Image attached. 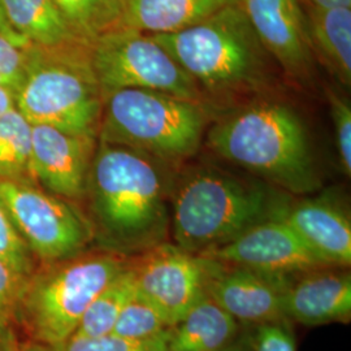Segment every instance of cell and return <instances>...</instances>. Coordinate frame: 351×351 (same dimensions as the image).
Returning a JSON list of instances; mask_svg holds the SVG:
<instances>
[{"label":"cell","instance_id":"obj_17","mask_svg":"<svg viewBox=\"0 0 351 351\" xmlns=\"http://www.w3.org/2000/svg\"><path fill=\"white\" fill-rule=\"evenodd\" d=\"M310 50L343 86L351 85V7L301 8Z\"/></svg>","mask_w":351,"mask_h":351},{"label":"cell","instance_id":"obj_13","mask_svg":"<svg viewBox=\"0 0 351 351\" xmlns=\"http://www.w3.org/2000/svg\"><path fill=\"white\" fill-rule=\"evenodd\" d=\"M239 4L271 59L293 81L308 84L315 59L297 0H241Z\"/></svg>","mask_w":351,"mask_h":351},{"label":"cell","instance_id":"obj_36","mask_svg":"<svg viewBox=\"0 0 351 351\" xmlns=\"http://www.w3.org/2000/svg\"><path fill=\"white\" fill-rule=\"evenodd\" d=\"M236 1H237V3H241V0H236Z\"/></svg>","mask_w":351,"mask_h":351},{"label":"cell","instance_id":"obj_8","mask_svg":"<svg viewBox=\"0 0 351 351\" xmlns=\"http://www.w3.org/2000/svg\"><path fill=\"white\" fill-rule=\"evenodd\" d=\"M90 52L101 97L119 88H145L203 99L195 81L151 34L113 27L91 42Z\"/></svg>","mask_w":351,"mask_h":351},{"label":"cell","instance_id":"obj_35","mask_svg":"<svg viewBox=\"0 0 351 351\" xmlns=\"http://www.w3.org/2000/svg\"><path fill=\"white\" fill-rule=\"evenodd\" d=\"M223 351H245L243 349H241L239 346H234V345H232V346H229V348H226V350Z\"/></svg>","mask_w":351,"mask_h":351},{"label":"cell","instance_id":"obj_1","mask_svg":"<svg viewBox=\"0 0 351 351\" xmlns=\"http://www.w3.org/2000/svg\"><path fill=\"white\" fill-rule=\"evenodd\" d=\"M160 163L138 151L98 142L84 199L99 249L133 258L167 242L171 190Z\"/></svg>","mask_w":351,"mask_h":351},{"label":"cell","instance_id":"obj_21","mask_svg":"<svg viewBox=\"0 0 351 351\" xmlns=\"http://www.w3.org/2000/svg\"><path fill=\"white\" fill-rule=\"evenodd\" d=\"M137 291L133 268L126 265L112 281L101 290L97 298L91 302L80 326L75 329V337H101L112 333L113 326L126 303Z\"/></svg>","mask_w":351,"mask_h":351},{"label":"cell","instance_id":"obj_26","mask_svg":"<svg viewBox=\"0 0 351 351\" xmlns=\"http://www.w3.org/2000/svg\"><path fill=\"white\" fill-rule=\"evenodd\" d=\"M0 261L17 275L27 278L33 275L39 263L25 241L19 233L7 207L0 199Z\"/></svg>","mask_w":351,"mask_h":351},{"label":"cell","instance_id":"obj_32","mask_svg":"<svg viewBox=\"0 0 351 351\" xmlns=\"http://www.w3.org/2000/svg\"><path fill=\"white\" fill-rule=\"evenodd\" d=\"M16 108V91L11 88L0 86V116Z\"/></svg>","mask_w":351,"mask_h":351},{"label":"cell","instance_id":"obj_30","mask_svg":"<svg viewBox=\"0 0 351 351\" xmlns=\"http://www.w3.org/2000/svg\"><path fill=\"white\" fill-rule=\"evenodd\" d=\"M254 346L255 351H297L295 339L288 320L258 326Z\"/></svg>","mask_w":351,"mask_h":351},{"label":"cell","instance_id":"obj_3","mask_svg":"<svg viewBox=\"0 0 351 351\" xmlns=\"http://www.w3.org/2000/svg\"><path fill=\"white\" fill-rule=\"evenodd\" d=\"M206 141L220 158L288 194H311L322 186L306 126L282 101L241 107L213 124Z\"/></svg>","mask_w":351,"mask_h":351},{"label":"cell","instance_id":"obj_20","mask_svg":"<svg viewBox=\"0 0 351 351\" xmlns=\"http://www.w3.org/2000/svg\"><path fill=\"white\" fill-rule=\"evenodd\" d=\"M0 5L8 25L32 45L58 46L81 40L53 0H0Z\"/></svg>","mask_w":351,"mask_h":351},{"label":"cell","instance_id":"obj_12","mask_svg":"<svg viewBox=\"0 0 351 351\" xmlns=\"http://www.w3.org/2000/svg\"><path fill=\"white\" fill-rule=\"evenodd\" d=\"M98 138L50 125L32 128V178L40 188L71 202L82 201Z\"/></svg>","mask_w":351,"mask_h":351},{"label":"cell","instance_id":"obj_33","mask_svg":"<svg viewBox=\"0 0 351 351\" xmlns=\"http://www.w3.org/2000/svg\"><path fill=\"white\" fill-rule=\"evenodd\" d=\"M301 8H310V7H319V8H328V7H351V0H297Z\"/></svg>","mask_w":351,"mask_h":351},{"label":"cell","instance_id":"obj_24","mask_svg":"<svg viewBox=\"0 0 351 351\" xmlns=\"http://www.w3.org/2000/svg\"><path fill=\"white\" fill-rule=\"evenodd\" d=\"M169 328L160 311L136 291L116 320L112 335L121 339L143 341L162 336Z\"/></svg>","mask_w":351,"mask_h":351},{"label":"cell","instance_id":"obj_34","mask_svg":"<svg viewBox=\"0 0 351 351\" xmlns=\"http://www.w3.org/2000/svg\"><path fill=\"white\" fill-rule=\"evenodd\" d=\"M0 32H3V33H16L14 30H12V27L8 25L7 20H5V16H4L3 10H1V5H0Z\"/></svg>","mask_w":351,"mask_h":351},{"label":"cell","instance_id":"obj_6","mask_svg":"<svg viewBox=\"0 0 351 351\" xmlns=\"http://www.w3.org/2000/svg\"><path fill=\"white\" fill-rule=\"evenodd\" d=\"M207 123L203 101L119 88L103 95L98 142L138 151L162 163H178L199 150Z\"/></svg>","mask_w":351,"mask_h":351},{"label":"cell","instance_id":"obj_19","mask_svg":"<svg viewBox=\"0 0 351 351\" xmlns=\"http://www.w3.org/2000/svg\"><path fill=\"white\" fill-rule=\"evenodd\" d=\"M239 323L207 293L167 332L169 351H223L237 337Z\"/></svg>","mask_w":351,"mask_h":351},{"label":"cell","instance_id":"obj_25","mask_svg":"<svg viewBox=\"0 0 351 351\" xmlns=\"http://www.w3.org/2000/svg\"><path fill=\"white\" fill-rule=\"evenodd\" d=\"M21 351H169L167 345V333L143 341L121 339L114 335L101 337H75L72 336L55 345H40L25 342Z\"/></svg>","mask_w":351,"mask_h":351},{"label":"cell","instance_id":"obj_18","mask_svg":"<svg viewBox=\"0 0 351 351\" xmlns=\"http://www.w3.org/2000/svg\"><path fill=\"white\" fill-rule=\"evenodd\" d=\"M236 0H120L119 26L168 34L195 25Z\"/></svg>","mask_w":351,"mask_h":351},{"label":"cell","instance_id":"obj_16","mask_svg":"<svg viewBox=\"0 0 351 351\" xmlns=\"http://www.w3.org/2000/svg\"><path fill=\"white\" fill-rule=\"evenodd\" d=\"M335 268L341 267L317 268L290 281L282 300L287 320L310 326L350 320V274Z\"/></svg>","mask_w":351,"mask_h":351},{"label":"cell","instance_id":"obj_23","mask_svg":"<svg viewBox=\"0 0 351 351\" xmlns=\"http://www.w3.org/2000/svg\"><path fill=\"white\" fill-rule=\"evenodd\" d=\"M72 32L91 43L103 33L119 27L120 0H53Z\"/></svg>","mask_w":351,"mask_h":351},{"label":"cell","instance_id":"obj_31","mask_svg":"<svg viewBox=\"0 0 351 351\" xmlns=\"http://www.w3.org/2000/svg\"><path fill=\"white\" fill-rule=\"evenodd\" d=\"M21 345L11 324H0V351H21Z\"/></svg>","mask_w":351,"mask_h":351},{"label":"cell","instance_id":"obj_10","mask_svg":"<svg viewBox=\"0 0 351 351\" xmlns=\"http://www.w3.org/2000/svg\"><path fill=\"white\" fill-rule=\"evenodd\" d=\"M130 265L137 291L172 326L207 294L211 278L223 263L163 242L130 258Z\"/></svg>","mask_w":351,"mask_h":351},{"label":"cell","instance_id":"obj_29","mask_svg":"<svg viewBox=\"0 0 351 351\" xmlns=\"http://www.w3.org/2000/svg\"><path fill=\"white\" fill-rule=\"evenodd\" d=\"M26 278L0 261V324L14 323V314Z\"/></svg>","mask_w":351,"mask_h":351},{"label":"cell","instance_id":"obj_2","mask_svg":"<svg viewBox=\"0 0 351 351\" xmlns=\"http://www.w3.org/2000/svg\"><path fill=\"white\" fill-rule=\"evenodd\" d=\"M175 245L193 254L216 250L252 226L278 219L288 193L259 178L198 167L178 177L169 191Z\"/></svg>","mask_w":351,"mask_h":351},{"label":"cell","instance_id":"obj_28","mask_svg":"<svg viewBox=\"0 0 351 351\" xmlns=\"http://www.w3.org/2000/svg\"><path fill=\"white\" fill-rule=\"evenodd\" d=\"M326 97L335 128L339 164L346 176L351 175V107L350 103L337 91L328 88Z\"/></svg>","mask_w":351,"mask_h":351},{"label":"cell","instance_id":"obj_4","mask_svg":"<svg viewBox=\"0 0 351 351\" xmlns=\"http://www.w3.org/2000/svg\"><path fill=\"white\" fill-rule=\"evenodd\" d=\"M201 90L216 98L254 94L267 85L271 56L239 3H232L195 25L151 34Z\"/></svg>","mask_w":351,"mask_h":351},{"label":"cell","instance_id":"obj_27","mask_svg":"<svg viewBox=\"0 0 351 351\" xmlns=\"http://www.w3.org/2000/svg\"><path fill=\"white\" fill-rule=\"evenodd\" d=\"M29 42L17 33L0 32V86L16 91L21 82Z\"/></svg>","mask_w":351,"mask_h":351},{"label":"cell","instance_id":"obj_9","mask_svg":"<svg viewBox=\"0 0 351 351\" xmlns=\"http://www.w3.org/2000/svg\"><path fill=\"white\" fill-rule=\"evenodd\" d=\"M0 199L39 264L69 259L94 241L86 213L34 181L0 182Z\"/></svg>","mask_w":351,"mask_h":351},{"label":"cell","instance_id":"obj_11","mask_svg":"<svg viewBox=\"0 0 351 351\" xmlns=\"http://www.w3.org/2000/svg\"><path fill=\"white\" fill-rule=\"evenodd\" d=\"M203 255L287 278L329 267L280 217L252 226L232 242Z\"/></svg>","mask_w":351,"mask_h":351},{"label":"cell","instance_id":"obj_5","mask_svg":"<svg viewBox=\"0 0 351 351\" xmlns=\"http://www.w3.org/2000/svg\"><path fill=\"white\" fill-rule=\"evenodd\" d=\"M91 43L27 45L16 110L32 125H50L98 138L101 86L91 63Z\"/></svg>","mask_w":351,"mask_h":351},{"label":"cell","instance_id":"obj_14","mask_svg":"<svg viewBox=\"0 0 351 351\" xmlns=\"http://www.w3.org/2000/svg\"><path fill=\"white\" fill-rule=\"evenodd\" d=\"M291 280L223 263L207 293L239 323L259 326L287 320L282 300Z\"/></svg>","mask_w":351,"mask_h":351},{"label":"cell","instance_id":"obj_7","mask_svg":"<svg viewBox=\"0 0 351 351\" xmlns=\"http://www.w3.org/2000/svg\"><path fill=\"white\" fill-rule=\"evenodd\" d=\"M130 258L111 251H84L69 259L39 264L26 278L14 323L29 342L55 345L73 336L91 302Z\"/></svg>","mask_w":351,"mask_h":351},{"label":"cell","instance_id":"obj_15","mask_svg":"<svg viewBox=\"0 0 351 351\" xmlns=\"http://www.w3.org/2000/svg\"><path fill=\"white\" fill-rule=\"evenodd\" d=\"M329 267L351 263V223L335 197L320 195L291 202L280 216Z\"/></svg>","mask_w":351,"mask_h":351},{"label":"cell","instance_id":"obj_22","mask_svg":"<svg viewBox=\"0 0 351 351\" xmlns=\"http://www.w3.org/2000/svg\"><path fill=\"white\" fill-rule=\"evenodd\" d=\"M32 128L16 108L0 116V182L32 178Z\"/></svg>","mask_w":351,"mask_h":351}]
</instances>
